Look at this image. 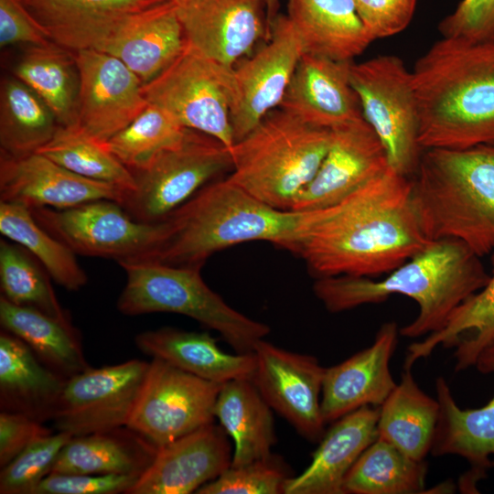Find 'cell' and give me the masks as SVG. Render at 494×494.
I'll return each mask as SVG.
<instances>
[{
    "mask_svg": "<svg viewBox=\"0 0 494 494\" xmlns=\"http://www.w3.org/2000/svg\"><path fill=\"white\" fill-rule=\"evenodd\" d=\"M430 242L413 205L412 178L389 166L341 201L306 211L289 252L305 262L315 279L378 278Z\"/></svg>",
    "mask_w": 494,
    "mask_h": 494,
    "instance_id": "cell-1",
    "label": "cell"
},
{
    "mask_svg": "<svg viewBox=\"0 0 494 494\" xmlns=\"http://www.w3.org/2000/svg\"><path fill=\"white\" fill-rule=\"evenodd\" d=\"M480 258L460 241H431L384 277L316 279L313 292L331 313L379 304L392 295L407 296L417 303L419 313L399 333L419 338L439 331L461 303L486 285L490 275Z\"/></svg>",
    "mask_w": 494,
    "mask_h": 494,
    "instance_id": "cell-2",
    "label": "cell"
},
{
    "mask_svg": "<svg viewBox=\"0 0 494 494\" xmlns=\"http://www.w3.org/2000/svg\"><path fill=\"white\" fill-rule=\"evenodd\" d=\"M411 71L423 150L494 143V44L442 37Z\"/></svg>",
    "mask_w": 494,
    "mask_h": 494,
    "instance_id": "cell-3",
    "label": "cell"
},
{
    "mask_svg": "<svg viewBox=\"0 0 494 494\" xmlns=\"http://www.w3.org/2000/svg\"><path fill=\"white\" fill-rule=\"evenodd\" d=\"M305 217L306 211L268 206L227 177L214 180L166 218L167 238L145 259L202 267L216 252L252 241L289 251L300 236Z\"/></svg>",
    "mask_w": 494,
    "mask_h": 494,
    "instance_id": "cell-4",
    "label": "cell"
},
{
    "mask_svg": "<svg viewBox=\"0 0 494 494\" xmlns=\"http://www.w3.org/2000/svg\"><path fill=\"white\" fill-rule=\"evenodd\" d=\"M411 178L429 241L455 239L479 257L494 252V143L424 149Z\"/></svg>",
    "mask_w": 494,
    "mask_h": 494,
    "instance_id": "cell-5",
    "label": "cell"
},
{
    "mask_svg": "<svg viewBox=\"0 0 494 494\" xmlns=\"http://www.w3.org/2000/svg\"><path fill=\"white\" fill-rule=\"evenodd\" d=\"M330 135V130L274 110L233 144L232 169L227 178L268 206L291 210L317 172Z\"/></svg>",
    "mask_w": 494,
    "mask_h": 494,
    "instance_id": "cell-6",
    "label": "cell"
},
{
    "mask_svg": "<svg viewBox=\"0 0 494 494\" xmlns=\"http://www.w3.org/2000/svg\"><path fill=\"white\" fill-rule=\"evenodd\" d=\"M126 275L117 308L126 316L156 312L183 315L217 331L238 353H252L270 327L227 304L205 283L199 266H175L148 259L118 263Z\"/></svg>",
    "mask_w": 494,
    "mask_h": 494,
    "instance_id": "cell-7",
    "label": "cell"
},
{
    "mask_svg": "<svg viewBox=\"0 0 494 494\" xmlns=\"http://www.w3.org/2000/svg\"><path fill=\"white\" fill-rule=\"evenodd\" d=\"M231 169V148L210 135L188 129L178 142L134 172L135 188L125 192L121 206L136 221L159 222Z\"/></svg>",
    "mask_w": 494,
    "mask_h": 494,
    "instance_id": "cell-8",
    "label": "cell"
},
{
    "mask_svg": "<svg viewBox=\"0 0 494 494\" xmlns=\"http://www.w3.org/2000/svg\"><path fill=\"white\" fill-rule=\"evenodd\" d=\"M363 117L384 146L389 166L412 177L421 154L419 111L412 71L395 55H379L349 68Z\"/></svg>",
    "mask_w": 494,
    "mask_h": 494,
    "instance_id": "cell-9",
    "label": "cell"
},
{
    "mask_svg": "<svg viewBox=\"0 0 494 494\" xmlns=\"http://www.w3.org/2000/svg\"><path fill=\"white\" fill-rule=\"evenodd\" d=\"M148 102L166 110L184 127L210 135L227 147L234 144L231 106L233 68L186 42L181 54L163 72L143 84Z\"/></svg>",
    "mask_w": 494,
    "mask_h": 494,
    "instance_id": "cell-10",
    "label": "cell"
},
{
    "mask_svg": "<svg viewBox=\"0 0 494 494\" xmlns=\"http://www.w3.org/2000/svg\"><path fill=\"white\" fill-rule=\"evenodd\" d=\"M46 231L76 254L114 259L117 263L149 257L167 238L170 225L140 222L116 201L97 199L67 209H30Z\"/></svg>",
    "mask_w": 494,
    "mask_h": 494,
    "instance_id": "cell-11",
    "label": "cell"
},
{
    "mask_svg": "<svg viewBox=\"0 0 494 494\" xmlns=\"http://www.w3.org/2000/svg\"><path fill=\"white\" fill-rule=\"evenodd\" d=\"M220 387L153 358L127 427L159 448L212 424Z\"/></svg>",
    "mask_w": 494,
    "mask_h": 494,
    "instance_id": "cell-12",
    "label": "cell"
},
{
    "mask_svg": "<svg viewBox=\"0 0 494 494\" xmlns=\"http://www.w3.org/2000/svg\"><path fill=\"white\" fill-rule=\"evenodd\" d=\"M148 368L146 361L131 360L70 377L51 419L55 430L73 437L127 426Z\"/></svg>",
    "mask_w": 494,
    "mask_h": 494,
    "instance_id": "cell-13",
    "label": "cell"
},
{
    "mask_svg": "<svg viewBox=\"0 0 494 494\" xmlns=\"http://www.w3.org/2000/svg\"><path fill=\"white\" fill-rule=\"evenodd\" d=\"M270 26L268 43L233 67L234 94L230 116L234 143L280 105L304 54L287 16H274Z\"/></svg>",
    "mask_w": 494,
    "mask_h": 494,
    "instance_id": "cell-14",
    "label": "cell"
},
{
    "mask_svg": "<svg viewBox=\"0 0 494 494\" xmlns=\"http://www.w3.org/2000/svg\"><path fill=\"white\" fill-rule=\"evenodd\" d=\"M252 382L270 405L306 440L325 434L321 392L326 368L317 359L279 348L263 338L253 349Z\"/></svg>",
    "mask_w": 494,
    "mask_h": 494,
    "instance_id": "cell-15",
    "label": "cell"
},
{
    "mask_svg": "<svg viewBox=\"0 0 494 494\" xmlns=\"http://www.w3.org/2000/svg\"><path fill=\"white\" fill-rule=\"evenodd\" d=\"M80 73L78 124L102 143L148 105L143 82L119 59L95 49L75 52Z\"/></svg>",
    "mask_w": 494,
    "mask_h": 494,
    "instance_id": "cell-16",
    "label": "cell"
},
{
    "mask_svg": "<svg viewBox=\"0 0 494 494\" xmlns=\"http://www.w3.org/2000/svg\"><path fill=\"white\" fill-rule=\"evenodd\" d=\"M328 152L291 210L334 205L382 174L390 166L381 140L364 118L330 130Z\"/></svg>",
    "mask_w": 494,
    "mask_h": 494,
    "instance_id": "cell-17",
    "label": "cell"
},
{
    "mask_svg": "<svg viewBox=\"0 0 494 494\" xmlns=\"http://www.w3.org/2000/svg\"><path fill=\"white\" fill-rule=\"evenodd\" d=\"M186 42L233 68L265 34L263 0H175Z\"/></svg>",
    "mask_w": 494,
    "mask_h": 494,
    "instance_id": "cell-18",
    "label": "cell"
},
{
    "mask_svg": "<svg viewBox=\"0 0 494 494\" xmlns=\"http://www.w3.org/2000/svg\"><path fill=\"white\" fill-rule=\"evenodd\" d=\"M125 190L77 175L45 156L14 157L1 154L0 201L29 209H67L97 199L122 204Z\"/></svg>",
    "mask_w": 494,
    "mask_h": 494,
    "instance_id": "cell-19",
    "label": "cell"
},
{
    "mask_svg": "<svg viewBox=\"0 0 494 494\" xmlns=\"http://www.w3.org/2000/svg\"><path fill=\"white\" fill-rule=\"evenodd\" d=\"M225 431L213 423L157 449L149 467L127 494H189L231 464Z\"/></svg>",
    "mask_w": 494,
    "mask_h": 494,
    "instance_id": "cell-20",
    "label": "cell"
},
{
    "mask_svg": "<svg viewBox=\"0 0 494 494\" xmlns=\"http://www.w3.org/2000/svg\"><path fill=\"white\" fill-rule=\"evenodd\" d=\"M475 366L482 373L494 374V344L485 349ZM439 416L431 448L435 456L456 455L465 458L470 470L462 478L466 492H476V484L492 467L494 456V395L482 407L461 409L442 377L435 381Z\"/></svg>",
    "mask_w": 494,
    "mask_h": 494,
    "instance_id": "cell-21",
    "label": "cell"
},
{
    "mask_svg": "<svg viewBox=\"0 0 494 494\" xmlns=\"http://www.w3.org/2000/svg\"><path fill=\"white\" fill-rule=\"evenodd\" d=\"M393 321L379 328L375 339L344 361L326 368L321 392L325 423L334 422L366 405H381L396 386L390 360L398 342Z\"/></svg>",
    "mask_w": 494,
    "mask_h": 494,
    "instance_id": "cell-22",
    "label": "cell"
},
{
    "mask_svg": "<svg viewBox=\"0 0 494 494\" xmlns=\"http://www.w3.org/2000/svg\"><path fill=\"white\" fill-rule=\"evenodd\" d=\"M350 62L304 53L280 109L305 124L327 130L364 118L349 81Z\"/></svg>",
    "mask_w": 494,
    "mask_h": 494,
    "instance_id": "cell-23",
    "label": "cell"
},
{
    "mask_svg": "<svg viewBox=\"0 0 494 494\" xmlns=\"http://www.w3.org/2000/svg\"><path fill=\"white\" fill-rule=\"evenodd\" d=\"M185 46L175 4L163 2L127 16L100 51L119 59L145 84L173 63Z\"/></svg>",
    "mask_w": 494,
    "mask_h": 494,
    "instance_id": "cell-24",
    "label": "cell"
},
{
    "mask_svg": "<svg viewBox=\"0 0 494 494\" xmlns=\"http://www.w3.org/2000/svg\"><path fill=\"white\" fill-rule=\"evenodd\" d=\"M27 7L49 39L72 52L101 50L130 15L154 0H27Z\"/></svg>",
    "mask_w": 494,
    "mask_h": 494,
    "instance_id": "cell-25",
    "label": "cell"
},
{
    "mask_svg": "<svg viewBox=\"0 0 494 494\" xmlns=\"http://www.w3.org/2000/svg\"><path fill=\"white\" fill-rule=\"evenodd\" d=\"M379 409L360 407L325 432L310 464L291 476L284 494H345V478L361 453L377 438Z\"/></svg>",
    "mask_w": 494,
    "mask_h": 494,
    "instance_id": "cell-26",
    "label": "cell"
},
{
    "mask_svg": "<svg viewBox=\"0 0 494 494\" xmlns=\"http://www.w3.org/2000/svg\"><path fill=\"white\" fill-rule=\"evenodd\" d=\"M134 343L152 358L219 384L239 379L252 380L256 367L253 352L228 353L208 332L164 327L136 335Z\"/></svg>",
    "mask_w": 494,
    "mask_h": 494,
    "instance_id": "cell-27",
    "label": "cell"
},
{
    "mask_svg": "<svg viewBox=\"0 0 494 494\" xmlns=\"http://www.w3.org/2000/svg\"><path fill=\"white\" fill-rule=\"evenodd\" d=\"M287 8L304 53L352 61L374 40L353 0H288Z\"/></svg>",
    "mask_w": 494,
    "mask_h": 494,
    "instance_id": "cell-28",
    "label": "cell"
},
{
    "mask_svg": "<svg viewBox=\"0 0 494 494\" xmlns=\"http://www.w3.org/2000/svg\"><path fill=\"white\" fill-rule=\"evenodd\" d=\"M66 380L44 365L16 336L1 331V411L22 413L41 423L51 421Z\"/></svg>",
    "mask_w": 494,
    "mask_h": 494,
    "instance_id": "cell-29",
    "label": "cell"
},
{
    "mask_svg": "<svg viewBox=\"0 0 494 494\" xmlns=\"http://www.w3.org/2000/svg\"><path fill=\"white\" fill-rule=\"evenodd\" d=\"M157 449L127 426L73 436L60 450L50 473L140 477Z\"/></svg>",
    "mask_w": 494,
    "mask_h": 494,
    "instance_id": "cell-30",
    "label": "cell"
},
{
    "mask_svg": "<svg viewBox=\"0 0 494 494\" xmlns=\"http://www.w3.org/2000/svg\"><path fill=\"white\" fill-rule=\"evenodd\" d=\"M214 415L233 441L231 466L272 456L275 432L272 408L250 379L221 384Z\"/></svg>",
    "mask_w": 494,
    "mask_h": 494,
    "instance_id": "cell-31",
    "label": "cell"
},
{
    "mask_svg": "<svg viewBox=\"0 0 494 494\" xmlns=\"http://www.w3.org/2000/svg\"><path fill=\"white\" fill-rule=\"evenodd\" d=\"M492 274L480 290L461 303L446 325L408 347L404 369L428 357L436 347H456V371L475 366L481 352L494 344V252Z\"/></svg>",
    "mask_w": 494,
    "mask_h": 494,
    "instance_id": "cell-32",
    "label": "cell"
},
{
    "mask_svg": "<svg viewBox=\"0 0 494 494\" xmlns=\"http://www.w3.org/2000/svg\"><path fill=\"white\" fill-rule=\"evenodd\" d=\"M0 323L25 342L44 365L65 379L90 367L70 321L15 305L1 295Z\"/></svg>",
    "mask_w": 494,
    "mask_h": 494,
    "instance_id": "cell-33",
    "label": "cell"
},
{
    "mask_svg": "<svg viewBox=\"0 0 494 494\" xmlns=\"http://www.w3.org/2000/svg\"><path fill=\"white\" fill-rule=\"evenodd\" d=\"M439 416V403L420 389L411 369L379 409L378 437L414 460L431 452Z\"/></svg>",
    "mask_w": 494,
    "mask_h": 494,
    "instance_id": "cell-34",
    "label": "cell"
},
{
    "mask_svg": "<svg viewBox=\"0 0 494 494\" xmlns=\"http://www.w3.org/2000/svg\"><path fill=\"white\" fill-rule=\"evenodd\" d=\"M14 74L47 103L59 125L78 124L80 73L74 52L52 41L28 46Z\"/></svg>",
    "mask_w": 494,
    "mask_h": 494,
    "instance_id": "cell-35",
    "label": "cell"
},
{
    "mask_svg": "<svg viewBox=\"0 0 494 494\" xmlns=\"http://www.w3.org/2000/svg\"><path fill=\"white\" fill-rule=\"evenodd\" d=\"M59 126L47 103L16 76L0 88L1 154L20 157L37 153Z\"/></svg>",
    "mask_w": 494,
    "mask_h": 494,
    "instance_id": "cell-36",
    "label": "cell"
},
{
    "mask_svg": "<svg viewBox=\"0 0 494 494\" xmlns=\"http://www.w3.org/2000/svg\"><path fill=\"white\" fill-rule=\"evenodd\" d=\"M426 473L424 460H414L377 436L348 472L343 489L345 494L423 493Z\"/></svg>",
    "mask_w": 494,
    "mask_h": 494,
    "instance_id": "cell-37",
    "label": "cell"
},
{
    "mask_svg": "<svg viewBox=\"0 0 494 494\" xmlns=\"http://www.w3.org/2000/svg\"><path fill=\"white\" fill-rule=\"evenodd\" d=\"M0 231L25 248L65 289L78 291L87 284V274L77 262L76 253L41 227L29 208L0 201Z\"/></svg>",
    "mask_w": 494,
    "mask_h": 494,
    "instance_id": "cell-38",
    "label": "cell"
},
{
    "mask_svg": "<svg viewBox=\"0 0 494 494\" xmlns=\"http://www.w3.org/2000/svg\"><path fill=\"white\" fill-rule=\"evenodd\" d=\"M37 153L81 177L113 184L131 191L134 173L106 146L79 124L59 125L52 138Z\"/></svg>",
    "mask_w": 494,
    "mask_h": 494,
    "instance_id": "cell-39",
    "label": "cell"
},
{
    "mask_svg": "<svg viewBox=\"0 0 494 494\" xmlns=\"http://www.w3.org/2000/svg\"><path fill=\"white\" fill-rule=\"evenodd\" d=\"M46 269L17 243L0 241V285L2 296L64 321L69 314L59 304Z\"/></svg>",
    "mask_w": 494,
    "mask_h": 494,
    "instance_id": "cell-40",
    "label": "cell"
},
{
    "mask_svg": "<svg viewBox=\"0 0 494 494\" xmlns=\"http://www.w3.org/2000/svg\"><path fill=\"white\" fill-rule=\"evenodd\" d=\"M188 128L153 103L105 145L133 173L145 168L162 150L178 142Z\"/></svg>",
    "mask_w": 494,
    "mask_h": 494,
    "instance_id": "cell-41",
    "label": "cell"
},
{
    "mask_svg": "<svg viewBox=\"0 0 494 494\" xmlns=\"http://www.w3.org/2000/svg\"><path fill=\"white\" fill-rule=\"evenodd\" d=\"M72 436L56 432L42 437L18 454L0 472L1 494H33L47 477L60 450Z\"/></svg>",
    "mask_w": 494,
    "mask_h": 494,
    "instance_id": "cell-42",
    "label": "cell"
},
{
    "mask_svg": "<svg viewBox=\"0 0 494 494\" xmlns=\"http://www.w3.org/2000/svg\"><path fill=\"white\" fill-rule=\"evenodd\" d=\"M275 456L242 466H230L219 477L200 487L198 494H278L284 493L290 478Z\"/></svg>",
    "mask_w": 494,
    "mask_h": 494,
    "instance_id": "cell-43",
    "label": "cell"
},
{
    "mask_svg": "<svg viewBox=\"0 0 494 494\" xmlns=\"http://www.w3.org/2000/svg\"><path fill=\"white\" fill-rule=\"evenodd\" d=\"M438 30L444 38L494 44V0H462Z\"/></svg>",
    "mask_w": 494,
    "mask_h": 494,
    "instance_id": "cell-44",
    "label": "cell"
},
{
    "mask_svg": "<svg viewBox=\"0 0 494 494\" xmlns=\"http://www.w3.org/2000/svg\"><path fill=\"white\" fill-rule=\"evenodd\" d=\"M138 478L134 475L50 473L38 483L33 494L127 493Z\"/></svg>",
    "mask_w": 494,
    "mask_h": 494,
    "instance_id": "cell-45",
    "label": "cell"
},
{
    "mask_svg": "<svg viewBox=\"0 0 494 494\" xmlns=\"http://www.w3.org/2000/svg\"><path fill=\"white\" fill-rule=\"evenodd\" d=\"M359 16L375 39L396 35L410 24L417 0H353Z\"/></svg>",
    "mask_w": 494,
    "mask_h": 494,
    "instance_id": "cell-46",
    "label": "cell"
},
{
    "mask_svg": "<svg viewBox=\"0 0 494 494\" xmlns=\"http://www.w3.org/2000/svg\"><path fill=\"white\" fill-rule=\"evenodd\" d=\"M51 41L24 0H0V46H35Z\"/></svg>",
    "mask_w": 494,
    "mask_h": 494,
    "instance_id": "cell-47",
    "label": "cell"
},
{
    "mask_svg": "<svg viewBox=\"0 0 494 494\" xmlns=\"http://www.w3.org/2000/svg\"><path fill=\"white\" fill-rule=\"evenodd\" d=\"M44 423L17 413H0V467H5L33 442L51 435Z\"/></svg>",
    "mask_w": 494,
    "mask_h": 494,
    "instance_id": "cell-48",
    "label": "cell"
},
{
    "mask_svg": "<svg viewBox=\"0 0 494 494\" xmlns=\"http://www.w3.org/2000/svg\"><path fill=\"white\" fill-rule=\"evenodd\" d=\"M270 9L274 8L277 0H263Z\"/></svg>",
    "mask_w": 494,
    "mask_h": 494,
    "instance_id": "cell-49",
    "label": "cell"
},
{
    "mask_svg": "<svg viewBox=\"0 0 494 494\" xmlns=\"http://www.w3.org/2000/svg\"><path fill=\"white\" fill-rule=\"evenodd\" d=\"M156 2H158V3H163V2H173L175 0H154Z\"/></svg>",
    "mask_w": 494,
    "mask_h": 494,
    "instance_id": "cell-50",
    "label": "cell"
},
{
    "mask_svg": "<svg viewBox=\"0 0 494 494\" xmlns=\"http://www.w3.org/2000/svg\"><path fill=\"white\" fill-rule=\"evenodd\" d=\"M492 467H494V458H493V461H492Z\"/></svg>",
    "mask_w": 494,
    "mask_h": 494,
    "instance_id": "cell-51",
    "label": "cell"
},
{
    "mask_svg": "<svg viewBox=\"0 0 494 494\" xmlns=\"http://www.w3.org/2000/svg\"><path fill=\"white\" fill-rule=\"evenodd\" d=\"M24 1H27V0H24Z\"/></svg>",
    "mask_w": 494,
    "mask_h": 494,
    "instance_id": "cell-52",
    "label": "cell"
}]
</instances>
